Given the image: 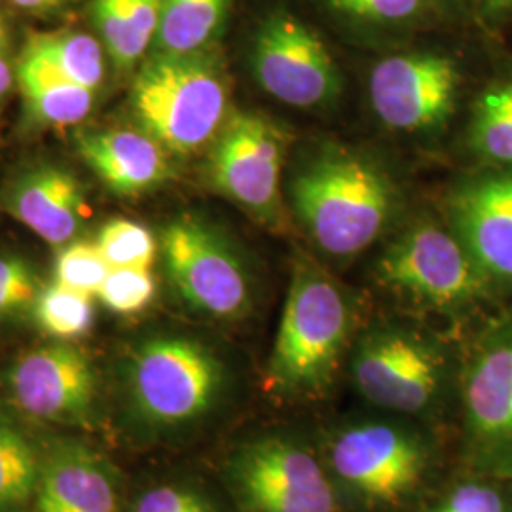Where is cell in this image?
Listing matches in <instances>:
<instances>
[{
	"label": "cell",
	"mask_w": 512,
	"mask_h": 512,
	"mask_svg": "<svg viewBox=\"0 0 512 512\" xmlns=\"http://www.w3.org/2000/svg\"><path fill=\"white\" fill-rule=\"evenodd\" d=\"M126 406L152 439H181L215 420L232 395V372L215 348L181 332L148 336L122 368Z\"/></svg>",
	"instance_id": "6da1fadb"
},
{
	"label": "cell",
	"mask_w": 512,
	"mask_h": 512,
	"mask_svg": "<svg viewBox=\"0 0 512 512\" xmlns=\"http://www.w3.org/2000/svg\"><path fill=\"white\" fill-rule=\"evenodd\" d=\"M355 310L348 293L310 260L294 266L264 391L279 403L323 399L351 348Z\"/></svg>",
	"instance_id": "7a4b0ae2"
},
{
	"label": "cell",
	"mask_w": 512,
	"mask_h": 512,
	"mask_svg": "<svg viewBox=\"0 0 512 512\" xmlns=\"http://www.w3.org/2000/svg\"><path fill=\"white\" fill-rule=\"evenodd\" d=\"M321 450L355 511L403 507L425 486L435 465L433 444L420 425L389 414L338 423Z\"/></svg>",
	"instance_id": "3957f363"
},
{
	"label": "cell",
	"mask_w": 512,
	"mask_h": 512,
	"mask_svg": "<svg viewBox=\"0 0 512 512\" xmlns=\"http://www.w3.org/2000/svg\"><path fill=\"white\" fill-rule=\"evenodd\" d=\"M230 88L219 55L152 52L139 65L129 107L139 128L167 154L188 156L217 139L226 124Z\"/></svg>",
	"instance_id": "277c9868"
},
{
	"label": "cell",
	"mask_w": 512,
	"mask_h": 512,
	"mask_svg": "<svg viewBox=\"0 0 512 512\" xmlns=\"http://www.w3.org/2000/svg\"><path fill=\"white\" fill-rule=\"evenodd\" d=\"M293 205L325 255L349 258L384 232L395 207V188L370 160L348 150H329L296 173Z\"/></svg>",
	"instance_id": "5b68a950"
},
{
	"label": "cell",
	"mask_w": 512,
	"mask_h": 512,
	"mask_svg": "<svg viewBox=\"0 0 512 512\" xmlns=\"http://www.w3.org/2000/svg\"><path fill=\"white\" fill-rule=\"evenodd\" d=\"M224 475L236 512H355L321 442L293 427L272 425L245 437Z\"/></svg>",
	"instance_id": "8992f818"
},
{
	"label": "cell",
	"mask_w": 512,
	"mask_h": 512,
	"mask_svg": "<svg viewBox=\"0 0 512 512\" xmlns=\"http://www.w3.org/2000/svg\"><path fill=\"white\" fill-rule=\"evenodd\" d=\"M355 391L382 414L425 420L448 391L446 355L435 340L403 325L363 332L349 351Z\"/></svg>",
	"instance_id": "52a82bcc"
},
{
	"label": "cell",
	"mask_w": 512,
	"mask_h": 512,
	"mask_svg": "<svg viewBox=\"0 0 512 512\" xmlns=\"http://www.w3.org/2000/svg\"><path fill=\"white\" fill-rule=\"evenodd\" d=\"M376 277L391 293L442 315L475 308L490 287L461 239L429 222L406 230L385 249Z\"/></svg>",
	"instance_id": "ba28073f"
},
{
	"label": "cell",
	"mask_w": 512,
	"mask_h": 512,
	"mask_svg": "<svg viewBox=\"0 0 512 512\" xmlns=\"http://www.w3.org/2000/svg\"><path fill=\"white\" fill-rule=\"evenodd\" d=\"M160 249L165 274L184 306L217 321H239L253 308V281L219 232L198 217L171 220Z\"/></svg>",
	"instance_id": "9c48e42d"
},
{
	"label": "cell",
	"mask_w": 512,
	"mask_h": 512,
	"mask_svg": "<svg viewBox=\"0 0 512 512\" xmlns=\"http://www.w3.org/2000/svg\"><path fill=\"white\" fill-rule=\"evenodd\" d=\"M465 459L473 473L512 478V319L488 330L461 374Z\"/></svg>",
	"instance_id": "30bf717a"
},
{
	"label": "cell",
	"mask_w": 512,
	"mask_h": 512,
	"mask_svg": "<svg viewBox=\"0 0 512 512\" xmlns=\"http://www.w3.org/2000/svg\"><path fill=\"white\" fill-rule=\"evenodd\" d=\"M251 67L258 86L291 107H323L340 93V74L325 42L287 10H275L256 27Z\"/></svg>",
	"instance_id": "8fae6325"
},
{
	"label": "cell",
	"mask_w": 512,
	"mask_h": 512,
	"mask_svg": "<svg viewBox=\"0 0 512 512\" xmlns=\"http://www.w3.org/2000/svg\"><path fill=\"white\" fill-rule=\"evenodd\" d=\"M287 137L268 118L239 112L220 129L209 160L211 183L222 196L260 220H277Z\"/></svg>",
	"instance_id": "7c38bea8"
},
{
	"label": "cell",
	"mask_w": 512,
	"mask_h": 512,
	"mask_svg": "<svg viewBox=\"0 0 512 512\" xmlns=\"http://www.w3.org/2000/svg\"><path fill=\"white\" fill-rule=\"evenodd\" d=\"M6 387L27 418L76 425L92 416L97 378L84 349L55 340L18 357L6 374Z\"/></svg>",
	"instance_id": "4fadbf2b"
},
{
	"label": "cell",
	"mask_w": 512,
	"mask_h": 512,
	"mask_svg": "<svg viewBox=\"0 0 512 512\" xmlns=\"http://www.w3.org/2000/svg\"><path fill=\"white\" fill-rule=\"evenodd\" d=\"M458 82L454 61L444 55H393L370 74V103L387 128L429 131L450 118Z\"/></svg>",
	"instance_id": "5bb4252c"
},
{
	"label": "cell",
	"mask_w": 512,
	"mask_h": 512,
	"mask_svg": "<svg viewBox=\"0 0 512 512\" xmlns=\"http://www.w3.org/2000/svg\"><path fill=\"white\" fill-rule=\"evenodd\" d=\"M0 207L52 247L74 241L88 217L86 188L69 167L23 165L2 186Z\"/></svg>",
	"instance_id": "9a60e30c"
},
{
	"label": "cell",
	"mask_w": 512,
	"mask_h": 512,
	"mask_svg": "<svg viewBox=\"0 0 512 512\" xmlns=\"http://www.w3.org/2000/svg\"><path fill=\"white\" fill-rule=\"evenodd\" d=\"M29 512H122L120 475L90 446L57 442L40 458Z\"/></svg>",
	"instance_id": "2e32d148"
},
{
	"label": "cell",
	"mask_w": 512,
	"mask_h": 512,
	"mask_svg": "<svg viewBox=\"0 0 512 512\" xmlns=\"http://www.w3.org/2000/svg\"><path fill=\"white\" fill-rule=\"evenodd\" d=\"M450 211L456 236L490 285H512V173L467 184Z\"/></svg>",
	"instance_id": "e0dca14e"
},
{
	"label": "cell",
	"mask_w": 512,
	"mask_h": 512,
	"mask_svg": "<svg viewBox=\"0 0 512 512\" xmlns=\"http://www.w3.org/2000/svg\"><path fill=\"white\" fill-rule=\"evenodd\" d=\"M76 152L112 194L133 198L171 177L167 152L143 129H90L76 135Z\"/></svg>",
	"instance_id": "ac0fdd59"
},
{
	"label": "cell",
	"mask_w": 512,
	"mask_h": 512,
	"mask_svg": "<svg viewBox=\"0 0 512 512\" xmlns=\"http://www.w3.org/2000/svg\"><path fill=\"white\" fill-rule=\"evenodd\" d=\"M18 88L25 116L42 128H71L82 124L97 103V92L76 84L37 55L19 50Z\"/></svg>",
	"instance_id": "d6986e66"
},
{
	"label": "cell",
	"mask_w": 512,
	"mask_h": 512,
	"mask_svg": "<svg viewBox=\"0 0 512 512\" xmlns=\"http://www.w3.org/2000/svg\"><path fill=\"white\" fill-rule=\"evenodd\" d=\"M160 10L162 0H90L93 35L116 71L129 73L147 59L158 37Z\"/></svg>",
	"instance_id": "ffe728a7"
},
{
	"label": "cell",
	"mask_w": 512,
	"mask_h": 512,
	"mask_svg": "<svg viewBox=\"0 0 512 512\" xmlns=\"http://www.w3.org/2000/svg\"><path fill=\"white\" fill-rule=\"evenodd\" d=\"M234 0H162L152 52L188 54L213 48Z\"/></svg>",
	"instance_id": "44dd1931"
},
{
	"label": "cell",
	"mask_w": 512,
	"mask_h": 512,
	"mask_svg": "<svg viewBox=\"0 0 512 512\" xmlns=\"http://www.w3.org/2000/svg\"><path fill=\"white\" fill-rule=\"evenodd\" d=\"M21 50L37 55L76 84L99 93L107 80L109 55L93 33L76 29L31 33Z\"/></svg>",
	"instance_id": "7402d4cb"
},
{
	"label": "cell",
	"mask_w": 512,
	"mask_h": 512,
	"mask_svg": "<svg viewBox=\"0 0 512 512\" xmlns=\"http://www.w3.org/2000/svg\"><path fill=\"white\" fill-rule=\"evenodd\" d=\"M40 456L16 427L0 420V512H29Z\"/></svg>",
	"instance_id": "603a6c76"
},
{
	"label": "cell",
	"mask_w": 512,
	"mask_h": 512,
	"mask_svg": "<svg viewBox=\"0 0 512 512\" xmlns=\"http://www.w3.org/2000/svg\"><path fill=\"white\" fill-rule=\"evenodd\" d=\"M471 147L497 164H512V80L488 88L476 101Z\"/></svg>",
	"instance_id": "cb8c5ba5"
},
{
	"label": "cell",
	"mask_w": 512,
	"mask_h": 512,
	"mask_svg": "<svg viewBox=\"0 0 512 512\" xmlns=\"http://www.w3.org/2000/svg\"><path fill=\"white\" fill-rule=\"evenodd\" d=\"M33 315L38 327L54 340L74 342L92 330L93 296L54 283L42 287Z\"/></svg>",
	"instance_id": "d4e9b609"
},
{
	"label": "cell",
	"mask_w": 512,
	"mask_h": 512,
	"mask_svg": "<svg viewBox=\"0 0 512 512\" xmlns=\"http://www.w3.org/2000/svg\"><path fill=\"white\" fill-rule=\"evenodd\" d=\"M95 243L110 268H152L158 255L152 232L133 220H110Z\"/></svg>",
	"instance_id": "484cf974"
},
{
	"label": "cell",
	"mask_w": 512,
	"mask_h": 512,
	"mask_svg": "<svg viewBox=\"0 0 512 512\" xmlns=\"http://www.w3.org/2000/svg\"><path fill=\"white\" fill-rule=\"evenodd\" d=\"M128 512H224V507L202 482L171 478L148 486Z\"/></svg>",
	"instance_id": "4316f807"
},
{
	"label": "cell",
	"mask_w": 512,
	"mask_h": 512,
	"mask_svg": "<svg viewBox=\"0 0 512 512\" xmlns=\"http://www.w3.org/2000/svg\"><path fill=\"white\" fill-rule=\"evenodd\" d=\"M109 272L105 256L90 241H71L55 258V283L78 293L97 296Z\"/></svg>",
	"instance_id": "83f0119b"
},
{
	"label": "cell",
	"mask_w": 512,
	"mask_h": 512,
	"mask_svg": "<svg viewBox=\"0 0 512 512\" xmlns=\"http://www.w3.org/2000/svg\"><path fill=\"white\" fill-rule=\"evenodd\" d=\"M158 293L152 268H110L97 298L118 315H137L147 310Z\"/></svg>",
	"instance_id": "f1b7e54d"
},
{
	"label": "cell",
	"mask_w": 512,
	"mask_h": 512,
	"mask_svg": "<svg viewBox=\"0 0 512 512\" xmlns=\"http://www.w3.org/2000/svg\"><path fill=\"white\" fill-rule=\"evenodd\" d=\"M42 291L35 266L18 255H0V321L33 313Z\"/></svg>",
	"instance_id": "f546056e"
},
{
	"label": "cell",
	"mask_w": 512,
	"mask_h": 512,
	"mask_svg": "<svg viewBox=\"0 0 512 512\" xmlns=\"http://www.w3.org/2000/svg\"><path fill=\"white\" fill-rule=\"evenodd\" d=\"M425 512H509L494 486L471 480L458 484Z\"/></svg>",
	"instance_id": "4dcf8cb0"
},
{
	"label": "cell",
	"mask_w": 512,
	"mask_h": 512,
	"mask_svg": "<svg viewBox=\"0 0 512 512\" xmlns=\"http://www.w3.org/2000/svg\"><path fill=\"white\" fill-rule=\"evenodd\" d=\"M330 6L351 18L395 23L418 14L421 0H329Z\"/></svg>",
	"instance_id": "1f68e13d"
},
{
	"label": "cell",
	"mask_w": 512,
	"mask_h": 512,
	"mask_svg": "<svg viewBox=\"0 0 512 512\" xmlns=\"http://www.w3.org/2000/svg\"><path fill=\"white\" fill-rule=\"evenodd\" d=\"M16 65H18V55L14 54L10 23L0 4V118L10 101V95L16 88Z\"/></svg>",
	"instance_id": "d6a6232c"
},
{
	"label": "cell",
	"mask_w": 512,
	"mask_h": 512,
	"mask_svg": "<svg viewBox=\"0 0 512 512\" xmlns=\"http://www.w3.org/2000/svg\"><path fill=\"white\" fill-rule=\"evenodd\" d=\"M6 2L25 14L38 16V18H50L71 8L76 0H6Z\"/></svg>",
	"instance_id": "836d02e7"
},
{
	"label": "cell",
	"mask_w": 512,
	"mask_h": 512,
	"mask_svg": "<svg viewBox=\"0 0 512 512\" xmlns=\"http://www.w3.org/2000/svg\"><path fill=\"white\" fill-rule=\"evenodd\" d=\"M492 8H511L512 6V0H486Z\"/></svg>",
	"instance_id": "e575fe53"
}]
</instances>
